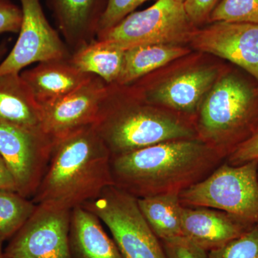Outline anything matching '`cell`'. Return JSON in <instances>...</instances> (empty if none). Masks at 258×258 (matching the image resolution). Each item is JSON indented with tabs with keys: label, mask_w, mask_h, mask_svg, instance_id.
I'll list each match as a JSON object with an SVG mask.
<instances>
[{
	"label": "cell",
	"mask_w": 258,
	"mask_h": 258,
	"mask_svg": "<svg viewBox=\"0 0 258 258\" xmlns=\"http://www.w3.org/2000/svg\"><path fill=\"white\" fill-rule=\"evenodd\" d=\"M225 159L200 139L171 141L111 157L113 186L137 198L181 193Z\"/></svg>",
	"instance_id": "6da1fadb"
},
{
	"label": "cell",
	"mask_w": 258,
	"mask_h": 258,
	"mask_svg": "<svg viewBox=\"0 0 258 258\" xmlns=\"http://www.w3.org/2000/svg\"><path fill=\"white\" fill-rule=\"evenodd\" d=\"M111 159L94 125L75 131L55 142L32 202L68 210L83 206L113 185Z\"/></svg>",
	"instance_id": "7a4b0ae2"
},
{
	"label": "cell",
	"mask_w": 258,
	"mask_h": 258,
	"mask_svg": "<svg viewBox=\"0 0 258 258\" xmlns=\"http://www.w3.org/2000/svg\"><path fill=\"white\" fill-rule=\"evenodd\" d=\"M111 90L94 127L111 157L171 141L198 138L196 128L180 116L160 111L135 97Z\"/></svg>",
	"instance_id": "3957f363"
},
{
	"label": "cell",
	"mask_w": 258,
	"mask_h": 258,
	"mask_svg": "<svg viewBox=\"0 0 258 258\" xmlns=\"http://www.w3.org/2000/svg\"><path fill=\"white\" fill-rule=\"evenodd\" d=\"M198 139L222 157L258 133V83L238 73L216 81L198 111Z\"/></svg>",
	"instance_id": "277c9868"
},
{
	"label": "cell",
	"mask_w": 258,
	"mask_h": 258,
	"mask_svg": "<svg viewBox=\"0 0 258 258\" xmlns=\"http://www.w3.org/2000/svg\"><path fill=\"white\" fill-rule=\"evenodd\" d=\"M258 159L238 166L225 161L210 175L179 194L183 206L203 207L258 225Z\"/></svg>",
	"instance_id": "5b68a950"
},
{
	"label": "cell",
	"mask_w": 258,
	"mask_h": 258,
	"mask_svg": "<svg viewBox=\"0 0 258 258\" xmlns=\"http://www.w3.org/2000/svg\"><path fill=\"white\" fill-rule=\"evenodd\" d=\"M83 206L109 229L123 258H167L133 195L112 185Z\"/></svg>",
	"instance_id": "8992f818"
},
{
	"label": "cell",
	"mask_w": 258,
	"mask_h": 258,
	"mask_svg": "<svg viewBox=\"0 0 258 258\" xmlns=\"http://www.w3.org/2000/svg\"><path fill=\"white\" fill-rule=\"evenodd\" d=\"M196 29L176 0H157L142 11L134 12L119 23L98 34L124 50L142 45H178L189 42Z\"/></svg>",
	"instance_id": "52a82bcc"
},
{
	"label": "cell",
	"mask_w": 258,
	"mask_h": 258,
	"mask_svg": "<svg viewBox=\"0 0 258 258\" xmlns=\"http://www.w3.org/2000/svg\"><path fill=\"white\" fill-rule=\"evenodd\" d=\"M55 142L42 131L0 120V154L16 183L17 192L32 198L45 174Z\"/></svg>",
	"instance_id": "ba28073f"
},
{
	"label": "cell",
	"mask_w": 258,
	"mask_h": 258,
	"mask_svg": "<svg viewBox=\"0 0 258 258\" xmlns=\"http://www.w3.org/2000/svg\"><path fill=\"white\" fill-rule=\"evenodd\" d=\"M71 210L36 205L31 216L3 249L6 258H72Z\"/></svg>",
	"instance_id": "9c48e42d"
},
{
	"label": "cell",
	"mask_w": 258,
	"mask_h": 258,
	"mask_svg": "<svg viewBox=\"0 0 258 258\" xmlns=\"http://www.w3.org/2000/svg\"><path fill=\"white\" fill-rule=\"evenodd\" d=\"M23 19L15 46L0 63V76L20 74L35 62L69 58L67 45L51 26L40 0H19Z\"/></svg>",
	"instance_id": "30bf717a"
},
{
	"label": "cell",
	"mask_w": 258,
	"mask_h": 258,
	"mask_svg": "<svg viewBox=\"0 0 258 258\" xmlns=\"http://www.w3.org/2000/svg\"><path fill=\"white\" fill-rule=\"evenodd\" d=\"M111 86L93 76L74 92L41 105L42 130L55 142L75 131L94 125Z\"/></svg>",
	"instance_id": "8fae6325"
},
{
	"label": "cell",
	"mask_w": 258,
	"mask_h": 258,
	"mask_svg": "<svg viewBox=\"0 0 258 258\" xmlns=\"http://www.w3.org/2000/svg\"><path fill=\"white\" fill-rule=\"evenodd\" d=\"M190 43L197 50L230 61L258 83V25L235 22H213L195 30Z\"/></svg>",
	"instance_id": "7c38bea8"
},
{
	"label": "cell",
	"mask_w": 258,
	"mask_h": 258,
	"mask_svg": "<svg viewBox=\"0 0 258 258\" xmlns=\"http://www.w3.org/2000/svg\"><path fill=\"white\" fill-rule=\"evenodd\" d=\"M216 70L200 68L173 76L156 87L132 96L147 103L162 105L179 113H198L203 100L216 82Z\"/></svg>",
	"instance_id": "4fadbf2b"
},
{
	"label": "cell",
	"mask_w": 258,
	"mask_h": 258,
	"mask_svg": "<svg viewBox=\"0 0 258 258\" xmlns=\"http://www.w3.org/2000/svg\"><path fill=\"white\" fill-rule=\"evenodd\" d=\"M252 227L237 217L215 209L183 207V237L208 252L220 248Z\"/></svg>",
	"instance_id": "5bb4252c"
},
{
	"label": "cell",
	"mask_w": 258,
	"mask_h": 258,
	"mask_svg": "<svg viewBox=\"0 0 258 258\" xmlns=\"http://www.w3.org/2000/svg\"><path fill=\"white\" fill-rule=\"evenodd\" d=\"M20 75L40 105L74 92L93 76L80 71L71 57L39 62Z\"/></svg>",
	"instance_id": "9a60e30c"
},
{
	"label": "cell",
	"mask_w": 258,
	"mask_h": 258,
	"mask_svg": "<svg viewBox=\"0 0 258 258\" xmlns=\"http://www.w3.org/2000/svg\"><path fill=\"white\" fill-rule=\"evenodd\" d=\"M107 0H49L67 45L76 51L96 39Z\"/></svg>",
	"instance_id": "2e32d148"
},
{
	"label": "cell",
	"mask_w": 258,
	"mask_h": 258,
	"mask_svg": "<svg viewBox=\"0 0 258 258\" xmlns=\"http://www.w3.org/2000/svg\"><path fill=\"white\" fill-rule=\"evenodd\" d=\"M101 222L83 206L71 210L69 245L72 258H123Z\"/></svg>",
	"instance_id": "e0dca14e"
},
{
	"label": "cell",
	"mask_w": 258,
	"mask_h": 258,
	"mask_svg": "<svg viewBox=\"0 0 258 258\" xmlns=\"http://www.w3.org/2000/svg\"><path fill=\"white\" fill-rule=\"evenodd\" d=\"M0 120L43 132L41 105L20 74L0 76Z\"/></svg>",
	"instance_id": "ac0fdd59"
},
{
	"label": "cell",
	"mask_w": 258,
	"mask_h": 258,
	"mask_svg": "<svg viewBox=\"0 0 258 258\" xmlns=\"http://www.w3.org/2000/svg\"><path fill=\"white\" fill-rule=\"evenodd\" d=\"M125 51L113 42L95 39L75 51L71 60L82 72L98 76L107 84L116 85L123 69Z\"/></svg>",
	"instance_id": "d6986e66"
},
{
	"label": "cell",
	"mask_w": 258,
	"mask_h": 258,
	"mask_svg": "<svg viewBox=\"0 0 258 258\" xmlns=\"http://www.w3.org/2000/svg\"><path fill=\"white\" fill-rule=\"evenodd\" d=\"M189 50L178 45H142L125 51L117 86H128L149 73L179 58Z\"/></svg>",
	"instance_id": "ffe728a7"
},
{
	"label": "cell",
	"mask_w": 258,
	"mask_h": 258,
	"mask_svg": "<svg viewBox=\"0 0 258 258\" xmlns=\"http://www.w3.org/2000/svg\"><path fill=\"white\" fill-rule=\"evenodd\" d=\"M139 208L160 240L182 236L183 205L179 193H166L137 198Z\"/></svg>",
	"instance_id": "44dd1931"
},
{
	"label": "cell",
	"mask_w": 258,
	"mask_h": 258,
	"mask_svg": "<svg viewBox=\"0 0 258 258\" xmlns=\"http://www.w3.org/2000/svg\"><path fill=\"white\" fill-rule=\"evenodd\" d=\"M36 205L15 191L0 190V242L11 239L31 216Z\"/></svg>",
	"instance_id": "7402d4cb"
},
{
	"label": "cell",
	"mask_w": 258,
	"mask_h": 258,
	"mask_svg": "<svg viewBox=\"0 0 258 258\" xmlns=\"http://www.w3.org/2000/svg\"><path fill=\"white\" fill-rule=\"evenodd\" d=\"M209 19L258 25V0H220Z\"/></svg>",
	"instance_id": "603a6c76"
},
{
	"label": "cell",
	"mask_w": 258,
	"mask_h": 258,
	"mask_svg": "<svg viewBox=\"0 0 258 258\" xmlns=\"http://www.w3.org/2000/svg\"><path fill=\"white\" fill-rule=\"evenodd\" d=\"M209 258H258V225L220 248L208 252Z\"/></svg>",
	"instance_id": "cb8c5ba5"
},
{
	"label": "cell",
	"mask_w": 258,
	"mask_h": 258,
	"mask_svg": "<svg viewBox=\"0 0 258 258\" xmlns=\"http://www.w3.org/2000/svg\"><path fill=\"white\" fill-rule=\"evenodd\" d=\"M147 1L149 0H107L106 8L98 24L97 35L114 27Z\"/></svg>",
	"instance_id": "d4e9b609"
},
{
	"label": "cell",
	"mask_w": 258,
	"mask_h": 258,
	"mask_svg": "<svg viewBox=\"0 0 258 258\" xmlns=\"http://www.w3.org/2000/svg\"><path fill=\"white\" fill-rule=\"evenodd\" d=\"M161 242L167 258H209L208 251L183 236Z\"/></svg>",
	"instance_id": "484cf974"
},
{
	"label": "cell",
	"mask_w": 258,
	"mask_h": 258,
	"mask_svg": "<svg viewBox=\"0 0 258 258\" xmlns=\"http://www.w3.org/2000/svg\"><path fill=\"white\" fill-rule=\"evenodd\" d=\"M22 19L21 8L10 0H0V35L7 32L19 33Z\"/></svg>",
	"instance_id": "4316f807"
},
{
	"label": "cell",
	"mask_w": 258,
	"mask_h": 258,
	"mask_svg": "<svg viewBox=\"0 0 258 258\" xmlns=\"http://www.w3.org/2000/svg\"><path fill=\"white\" fill-rule=\"evenodd\" d=\"M220 0H186L184 7L194 25H198L210 18L212 12Z\"/></svg>",
	"instance_id": "83f0119b"
},
{
	"label": "cell",
	"mask_w": 258,
	"mask_h": 258,
	"mask_svg": "<svg viewBox=\"0 0 258 258\" xmlns=\"http://www.w3.org/2000/svg\"><path fill=\"white\" fill-rule=\"evenodd\" d=\"M255 159H258V133L239 146L225 161L230 165L238 166Z\"/></svg>",
	"instance_id": "f1b7e54d"
},
{
	"label": "cell",
	"mask_w": 258,
	"mask_h": 258,
	"mask_svg": "<svg viewBox=\"0 0 258 258\" xmlns=\"http://www.w3.org/2000/svg\"><path fill=\"white\" fill-rule=\"evenodd\" d=\"M0 190L17 191L14 176L1 154H0Z\"/></svg>",
	"instance_id": "f546056e"
},
{
	"label": "cell",
	"mask_w": 258,
	"mask_h": 258,
	"mask_svg": "<svg viewBox=\"0 0 258 258\" xmlns=\"http://www.w3.org/2000/svg\"><path fill=\"white\" fill-rule=\"evenodd\" d=\"M8 42H3L0 43V60L5 57L8 52Z\"/></svg>",
	"instance_id": "4dcf8cb0"
},
{
	"label": "cell",
	"mask_w": 258,
	"mask_h": 258,
	"mask_svg": "<svg viewBox=\"0 0 258 258\" xmlns=\"http://www.w3.org/2000/svg\"><path fill=\"white\" fill-rule=\"evenodd\" d=\"M3 244L0 242V258H5L4 252H3Z\"/></svg>",
	"instance_id": "1f68e13d"
},
{
	"label": "cell",
	"mask_w": 258,
	"mask_h": 258,
	"mask_svg": "<svg viewBox=\"0 0 258 258\" xmlns=\"http://www.w3.org/2000/svg\"><path fill=\"white\" fill-rule=\"evenodd\" d=\"M176 1H177L178 3H181V4H184V2L186 1V0H176Z\"/></svg>",
	"instance_id": "d6a6232c"
},
{
	"label": "cell",
	"mask_w": 258,
	"mask_h": 258,
	"mask_svg": "<svg viewBox=\"0 0 258 258\" xmlns=\"http://www.w3.org/2000/svg\"><path fill=\"white\" fill-rule=\"evenodd\" d=\"M257 175H258V169H257Z\"/></svg>",
	"instance_id": "836d02e7"
},
{
	"label": "cell",
	"mask_w": 258,
	"mask_h": 258,
	"mask_svg": "<svg viewBox=\"0 0 258 258\" xmlns=\"http://www.w3.org/2000/svg\"><path fill=\"white\" fill-rule=\"evenodd\" d=\"M5 258H6V257H5Z\"/></svg>",
	"instance_id": "e575fe53"
}]
</instances>
